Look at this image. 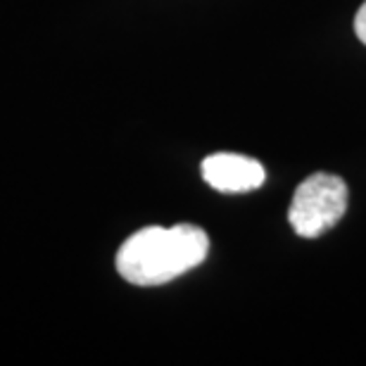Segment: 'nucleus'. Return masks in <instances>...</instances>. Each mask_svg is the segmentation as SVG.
Wrapping results in <instances>:
<instances>
[{
	"label": "nucleus",
	"instance_id": "nucleus-3",
	"mask_svg": "<svg viewBox=\"0 0 366 366\" xmlns=\"http://www.w3.org/2000/svg\"><path fill=\"white\" fill-rule=\"evenodd\" d=\"M202 179L219 193H250L264 183L267 174L257 159L217 152L202 159Z\"/></svg>",
	"mask_w": 366,
	"mask_h": 366
},
{
	"label": "nucleus",
	"instance_id": "nucleus-2",
	"mask_svg": "<svg viewBox=\"0 0 366 366\" xmlns=\"http://www.w3.org/2000/svg\"><path fill=\"white\" fill-rule=\"evenodd\" d=\"M347 212V186L335 174H312L292 195L288 222L300 238H319Z\"/></svg>",
	"mask_w": 366,
	"mask_h": 366
},
{
	"label": "nucleus",
	"instance_id": "nucleus-1",
	"mask_svg": "<svg viewBox=\"0 0 366 366\" xmlns=\"http://www.w3.org/2000/svg\"><path fill=\"white\" fill-rule=\"evenodd\" d=\"M207 252V233L193 224L148 226L124 240L117 252V272L134 285H164L200 267Z\"/></svg>",
	"mask_w": 366,
	"mask_h": 366
},
{
	"label": "nucleus",
	"instance_id": "nucleus-4",
	"mask_svg": "<svg viewBox=\"0 0 366 366\" xmlns=\"http://www.w3.org/2000/svg\"><path fill=\"white\" fill-rule=\"evenodd\" d=\"M355 34H357V39L366 46V3L355 14Z\"/></svg>",
	"mask_w": 366,
	"mask_h": 366
}]
</instances>
